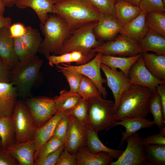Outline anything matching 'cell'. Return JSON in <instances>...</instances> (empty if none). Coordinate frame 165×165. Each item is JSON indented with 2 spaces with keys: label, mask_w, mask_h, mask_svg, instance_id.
Here are the masks:
<instances>
[{
  "label": "cell",
  "mask_w": 165,
  "mask_h": 165,
  "mask_svg": "<svg viewBox=\"0 0 165 165\" xmlns=\"http://www.w3.org/2000/svg\"><path fill=\"white\" fill-rule=\"evenodd\" d=\"M153 91L141 86L130 85L121 97L118 109L114 115L116 120L146 118L149 112V101Z\"/></svg>",
  "instance_id": "6da1fadb"
},
{
  "label": "cell",
  "mask_w": 165,
  "mask_h": 165,
  "mask_svg": "<svg viewBox=\"0 0 165 165\" xmlns=\"http://www.w3.org/2000/svg\"><path fill=\"white\" fill-rule=\"evenodd\" d=\"M54 13L64 19L72 31L88 23L98 22L103 14L87 0H62L55 2Z\"/></svg>",
  "instance_id": "7a4b0ae2"
},
{
  "label": "cell",
  "mask_w": 165,
  "mask_h": 165,
  "mask_svg": "<svg viewBox=\"0 0 165 165\" xmlns=\"http://www.w3.org/2000/svg\"><path fill=\"white\" fill-rule=\"evenodd\" d=\"M40 27L44 38L38 52L46 58L50 53L57 55L64 42L72 31L68 23L57 14L51 13L43 24H40Z\"/></svg>",
  "instance_id": "3957f363"
},
{
  "label": "cell",
  "mask_w": 165,
  "mask_h": 165,
  "mask_svg": "<svg viewBox=\"0 0 165 165\" xmlns=\"http://www.w3.org/2000/svg\"><path fill=\"white\" fill-rule=\"evenodd\" d=\"M43 60L36 55L20 62L10 71V79L16 87L18 96L27 98L38 79Z\"/></svg>",
  "instance_id": "277c9868"
},
{
  "label": "cell",
  "mask_w": 165,
  "mask_h": 165,
  "mask_svg": "<svg viewBox=\"0 0 165 165\" xmlns=\"http://www.w3.org/2000/svg\"><path fill=\"white\" fill-rule=\"evenodd\" d=\"M98 22L88 23L72 31L57 55L73 51L91 52L93 49L103 43L104 42L97 39L94 31Z\"/></svg>",
  "instance_id": "5b68a950"
},
{
  "label": "cell",
  "mask_w": 165,
  "mask_h": 165,
  "mask_svg": "<svg viewBox=\"0 0 165 165\" xmlns=\"http://www.w3.org/2000/svg\"><path fill=\"white\" fill-rule=\"evenodd\" d=\"M88 125L96 132L114 127V102L103 98L87 100Z\"/></svg>",
  "instance_id": "8992f818"
},
{
  "label": "cell",
  "mask_w": 165,
  "mask_h": 165,
  "mask_svg": "<svg viewBox=\"0 0 165 165\" xmlns=\"http://www.w3.org/2000/svg\"><path fill=\"white\" fill-rule=\"evenodd\" d=\"M11 117L15 129V141L22 142L35 138L37 128L25 102L17 101Z\"/></svg>",
  "instance_id": "52a82bcc"
},
{
  "label": "cell",
  "mask_w": 165,
  "mask_h": 165,
  "mask_svg": "<svg viewBox=\"0 0 165 165\" xmlns=\"http://www.w3.org/2000/svg\"><path fill=\"white\" fill-rule=\"evenodd\" d=\"M94 52L102 55L128 57L144 53L136 41L120 35L115 38L103 43L94 49Z\"/></svg>",
  "instance_id": "ba28073f"
},
{
  "label": "cell",
  "mask_w": 165,
  "mask_h": 165,
  "mask_svg": "<svg viewBox=\"0 0 165 165\" xmlns=\"http://www.w3.org/2000/svg\"><path fill=\"white\" fill-rule=\"evenodd\" d=\"M127 146L125 151L116 161L110 165H148L145 155V145L138 132L126 139Z\"/></svg>",
  "instance_id": "9c48e42d"
},
{
  "label": "cell",
  "mask_w": 165,
  "mask_h": 165,
  "mask_svg": "<svg viewBox=\"0 0 165 165\" xmlns=\"http://www.w3.org/2000/svg\"><path fill=\"white\" fill-rule=\"evenodd\" d=\"M25 102L37 129L47 122L58 111L54 97H29L26 98Z\"/></svg>",
  "instance_id": "30bf717a"
},
{
  "label": "cell",
  "mask_w": 165,
  "mask_h": 165,
  "mask_svg": "<svg viewBox=\"0 0 165 165\" xmlns=\"http://www.w3.org/2000/svg\"><path fill=\"white\" fill-rule=\"evenodd\" d=\"M102 55L101 53L98 52L92 60L82 65H72L64 63L60 64L90 79L96 85L103 98H105L108 93L106 88L103 86L104 83H107L106 79L102 78L101 72Z\"/></svg>",
  "instance_id": "8fae6325"
},
{
  "label": "cell",
  "mask_w": 165,
  "mask_h": 165,
  "mask_svg": "<svg viewBox=\"0 0 165 165\" xmlns=\"http://www.w3.org/2000/svg\"><path fill=\"white\" fill-rule=\"evenodd\" d=\"M128 78L130 85L141 86L153 91H156L158 85L165 84V81L156 78L148 70L144 63L142 54L131 68Z\"/></svg>",
  "instance_id": "7c38bea8"
},
{
  "label": "cell",
  "mask_w": 165,
  "mask_h": 165,
  "mask_svg": "<svg viewBox=\"0 0 165 165\" xmlns=\"http://www.w3.org/2000/svg\"><path fill=\"white\" fill-rule=\"evenodd\" d=\"M101 69L106 77L107 86L112 91L114 96L115 114L122 94L130 86L129 84V79L121 71L113 70L102 63Z\"/></svg>",
  "instance_id": "4fadbf2b"
},
{
  "label": "cell",
  "mask_w": 165,
  "mask_h": 165,
  "mask_svg": "<svg viewBox=\"0 0 165 165\" xmlns=\"http://www.w3.org/2000/svg\"><path fill=\"white\" fill-rule=\"evenodd\" d=\"M86 126L80 122L72 113L69 128L64 142V148L76 154L81 147L86 145Z\"/></svg>",
  "instance_id": "5bb4252c"
},
{
  "label": "cell",
  "mask_w": 165,
  "mask_h": 165,
  "mask_svg": "<svg viewBox=\"0 0 165 165\" xmlns=\"http://www.w3.org/2000/svg\"><path fill=\"white\" fill-rule=\"evenodd\" d=\"M20 165H35L36 145L34 139L14 142L6 148Z\"/></svg>",
  "instance_id": "9a60e30c"
},
{
  "label": "cell",
  "mask_w": 165,
  "mask_h": 165,
  "mask_svg": "<svg viewBox=\"0 0 165 165\" xmlns=\"http://www.w3.org/2000/svg\"><path fill=\"white\" fill-rule=\"evenodd\" d=\"M0 57L10 70L19 62L13 46V39L10 35L9 28L0 30Z\"/></svg>",
  "instance_id": "2e32d148"
},
{
  "label": "cell",
  "mask_w": 165,
  "mask_h": 165,
  "mask_svg": "<svg viewBox=\"0 0 165 165\" xmlns=\"http://www.w3.org/2000/svg\"><path fill=\"white\" fill-rule=\"evenodd\" d=\"M18 96L17 89L12 82H0V116H11Z\"/></svg>",
  "instance_id": "e0dca14e"
},
{
  "label": "cell",
  "mask_w": 165,
  "mask_h": 165,
  "mask_svg": "<svg viewBox=\"0 0 165 165\" xmlns=\"http://www.w3.org/2000/svg\"><path fill=\"white\" fill-rule=\"evenodd\" d=\"M121 28L115 17L103 15L95 27L94 31L98 40L108 41L113 39L119 33Z\"/></svg>",
  "instance_id": "ac0fdd59"
},
{
  "label": "cell",
  "mask_w": 165,
  "mask_h": 165,
  "mask_svg": "<svg viewBox=\"0 0 165 165\" xmlns=\"http://www.w3.org/2000/svg\"><path fill=\"white\" fill-rule=\"evenodd\" d=\"M53 0H17L15 5L20 9L27 8L32 9L37 14L41 24L48 19L50 13H54Z\"/></svg>",
  "instance_id": "d6986e66"
},
{
  "label": "cell",
  "mask_w": 165,
  "mask_h": 165,
  "mask_svg": "<svg viewBox=\"0 0 165 165\" xmlns=\"http://www.w3.org/2000/svg\"><path fill=\"white\" fill-rule=\"evenodd\" d=\"M96 54L93 50L90 52L73 51L61 55H50L46 58L49 64L52 67L63 63L70 64L73 62L75 63L77 65H80L89 61Z\"/></svg>",
  "instance_id": "ffe728a7"
},
{
  "label": "cell",
  "mask_w": 165,
  "mask_h": 165,
  "mask_svg": "<svg viewBox=\"0 0 165 165\" xmlns=\"http://www.w3.org/2000/svg\"><path fill=\"white\" fill-rule=\"evenodd\" d=\"M72 113V110L58 111L52 118L42 127L37 129L35 140L36 145L35 157L40 148L53 136L57 123L64 116Z\"/></svg>",
  "instance_id": "44dd1931"
},
{
  "label": "cell",
  "mask_w": 165,
  "mask_h": 165,
  "mask_svg": "<svg viewBox=\"0 0 165 165\" xmlns=\"http://www.w3.org/2000/svg\"><path fill=\"white\" fill-rule=\"evenodd\" d=\"M77 165H108L113 161V158L105 152H91L86 145L80 147L76 153Z\"/></svg>",
  "instance_id": "7402d4cb"
},
{
  "label": "cell",
  "mask_w": 165,
  "mask_h": 165,
  "mask_svg": "<svg viewBox=\"0 0 165 165\" xmlns=\"http://www.w3.org/2000/svg\"><path fill=\"white\" fill-rule=\"evenodd\" d=\"M146 13L141 11L137 17L121 28L119 33L138 42L148 31L145 22Z\"/></svg>",
  "instance_id": "603a6c76"
},
{
  "label": "cell",
  "mask_w": 165,
  "mask_h": 165,
  "mask_svg": "<svg viewBox=\"0 0 165 165\" xmlns=\"http://www.w3.org/2000/svg\"><path fill=\"white\" fill-rule=\"evenodd\" d=\"M138 42L144 53L151 51L165 55V37L153 31L148 30Z\"/></svg>",
  "instance_id": "cb8c5ba5"
},
{
  "label": "cell",
  "mask_w": 165,
  "mask_h": 165,
  "mask_svg": "<svg viewBox=\"0 0 165 165\" xmlns=\"http://www.w3.org/2000/svg\"><path fill=\"white\" fill-rule=\"evenodd\" d=\"M155 125L153 121L142 118H126L116 121L114 126L121 125L125 128V132L122 133V137L119 146H122L127 138L138 131L144 128H150Z\"/></svg>",
  "instance_id": "d4e9b609"
},
{
  "label": "cell",
  "mask_w": 165,
  "mask_h": 165,
  "mask_svg": "<svg viewBox=\"0 0 165 165\" xmlns=\"http://www.w3.org/2000/svg\"><path fill=\"white\" fill-rule=\"evenodd\" d=\"M142 54L134 56L123 57L102 55V64L114 70L119 69L126 76L128 77L129 72L133 65L137 61Z\"/></svg>",
  "instance_id": "484cf974"
},
{
  "label": "cell",
  "mask_w": 165,
  "mask_h": 165,
  "mask_svg": "<svg viewBox=\"0 0 165 165\" xmlns=\"http://www.w3.org/2000/svg\"><path fill=\"white\" fill-rule=\"evenodd\" d=\"M86 126V146L91 152L96 153L105 152L110 155L114 159L117 160L119 158L123 150L112 149L106 146L99 138L98 133L94 131L89 125Z\"/></svg>",
  "instance_id": "4316f807"
},
{
  "label": "cell",
  "mask_w": 165,
  "mask_h": 165,
  "mask_svg": "<svg viewBox=\"0 0 165 165\" xmlns=\"http://www.w3.org/2000/svg\"><path fill=\"white\" fill-rule=\"evenodd\" d=\"M142 56L149 71L156 78L165 81V55L146 52Z\"/></svg>",
  "instance_id": "83f0119b"
},
{
  "label": "cell",
  "mask_w": 165,
  "mask_h": 165,
  "mask_svg": "<svg viewBox=\"0 0 165 165\" xmlns=\"http://www.w3.org/2000/svg\"><path fill=\"white\" fill-rule=\"evenodd\" d=\"M141 12L139 6L126 2H116L115 4V16L121 27L136 18Z\"/></svg>",
  "instance_id": "f1b7e54d"
},
{
  "label": "cell",
  "mask_w": 165,
  "mask_h": 165,
  "mask_svg": "<svg viewBox=\"0 0 165 165\" xmlns=\"http://www.w3.org/2000/svg\"><path fill=\"white\" fill-rule=\"evenodd\" d=\"M58 111L63 112L73 109L82 98L77 93L64 89L58 96L54 97Z\"/></svg>",
  "instance_id": "f546056e"
},
{
  "label": "cell",
  "mask_w": 165,
  "mask_h": 165,
  "mask_svg": "<svg viewBox=\"0 0 165 165\" xmlns=\"http://www.w3.org/2000/svg\"><path fill=\"white\" fill-rule=\"evenodd\" d=\"M0 137L3 148L15 141V129L11 116H0Z\"/></svg>",
  "instance_id": "4dcf8cb0"
},
{
  "label": "cell",
  "mask_w": 165,
  "mask_h": 165,
  "mask_svg": "<svg viewBox=\"0 0 165 165\" xmlns=\"http://www.w3.org/2000/svg\"><path fill=\"white\" fill-rule=\"evenodd\" d=\"M20 38L28 50L31 55H36L43 40L38 30L31 26L26 27V32Z\"/></svg>",
  "instance_id": "1f68e13d"
},
{
  "label": "cell",
  "mask_w": 165,
  "mask_h": 165,
  "mask_svg": "<svg viewBox=\"0 0 165 165\" xmlns=\"http://www.w3.org/2000/svg\"><path fill=\"white\" fill-rule=\"evenodd\" d=\"M149 112L153 117V121L160 130L165 127V116L163 113L162 104L156 90L153 91L149 105Z\"/></svg>",
  "instance_id": "d6a6232c"
},
{
  "label": "cell",
  "mask_w": 165,
  "mask_h": 165,
  "mask_svg": "<svg viewBox=\"0 0 165 165\" xmlns=\"http://www.w3.org/2000/svg\"><path fill=\"white\" fill-rule=\"evenodd\" d=\"M145 148L148 165H165V145H145Z\"/></svg>",
  "instance_id": "836d02e7"
},
{
  "label": "cell",
  "mask_w": 165,
  "mask_h": 165,
  "mask_svg": "<svg viewBox=\"0 0 165 165\" xmlns=\"http://www.w3.org/2000/svg\"><path fill=\"white\" fill-rule=\"evenodd\" d=\"M145 22L148 29L165 37V13H146Z\"/></svg>",
  "instance_id": "e575fe53"
},
{
  "label": "cell",
  "mask_w": 165,
  "mask_h": 165,
  "mask_svg": "<svg viewBox=\"0 0 165 165\" xmlns=\"http://www.w3.org/2000/svg\"><path fill=\"white\" fill-rule=\"evenodd\" d=\"M77 93L82 98L86 100L103 98L93 82L83 75Z\"/></svg>",
  "instance_id": "d590c367"
},
{
  "label": "cell",
  "mask_w": 165,
  "mask_h": 165,
  "mask_svg": "<svg viewBox=\"0 0 165 165\" xmlns=\"http://www.w3.org/2000/svg\"><path fill=\"white\" fill-rule=\"evenodd\" d=\"M58 70L63 75L68 82L71 92L77 93L82 75L68 68L61 64L56 65Z\"/></svg>",
  "instance_id": "8d00e7d4"
},
{
  "label": "cell",
  "mask_w": 165,
  "mask_h": 165,
  "mask_svg": "<svg viewBox=\"0 0 165 165\" xmlns=\"http://www.w3.org/2000/svg\"><path fill=\"white\" fill-rule=\"evenodd\" d=\"M64 144V142L60 139L55 136H52L39 149L35 156V161L55 151Z\"/></svg>",
  "instance_id": "74e56055"
},
{
  "label": "cell",
  "mask_w": 165,
  "mask_h": 165,
  "mask_svg": "<svg viewBox=\"0 0 165 165\" xmlns=\"http://www.w3.org/2000/svg\"><path fill=\"white\" fill-rule=\"evenodd\" d=\"M72 114L83 125L86 126L88 125L87 100L82 98L76 106L72 110Z\"/></svg>",
  "instance_id": "f35d334b"
},
{
  "label": "cell",
  "mask_w": 165,
  "mask_h": 165,
  "mask_svg": "<svg viewBox=\"0 0 165 165\" xmlns=\"http://www.w3.org/2000/svg\"><path fill=\"white\" fill-rule=\"evenodd\" d=\"M87 0L103 14L116 18L114 12L115 0Z\"/></svg>",
  "instance_id": "ab89813d"
},
{
  "label": "cell",
  "mask_w": 165,
  "mask_h": 165,
  "mask_svg": "<svg viewBox=\"0 0 165 165\" xmlns=\"http://www.w3.org/2000/svg\"><path fill=\"white\" fill-rule=\"evenodd\" d=\"M71 113L65 115L59 120L56 125L53 136L56 137L64 143L69 128L70 115Z\"/></svg>",
  "instance_id": "60d3db41"
},
{
  "label": "cell",
  "mask_w": 165,
  "mask_h": 165,
  "mask_svg": "<svg viewBox=\"0 0 165 165\" xmlns=\"http://www.w3.org/2000/svg\"><path fill=\"white\" fill-rule=\"evenodd\" d=\"M139 7L142 11L165 12V5L162 0H141Z\"/></svg>",
  "instance_id": "b9f144b4"
},
{
  "label": "cell",
  "mask_w": 165,
  "mask_h": 165,
  "mask_svg": "<svg viewBox=\"0 0 165 165\" xmlns=\"http://www.w3.org/2000/svg\"><path fill=\"white\" fill-rule=\"evenodd\" d=\"M64 149V144L45 157L36 160L35 165H56Z\"/></svg>",
  "instance_id": "7bdbcfd3"
},
{
  "label": "cell",
  "mask_w": 165,
  "mask_h": 165,
  "mask_svg": "<svg viewBox=\"0 0 165 165\" xmlns=\"http://www.w3.org/2000/svg\"><path fill=\"white\" fill-rule=\"evenodd\" d=\"M13 39L15 52L20 62L24 61L29 58L31 56L20 39L18 38Z\"/></svg>",
  "instance_id": "ee69618b"
},
{
  "label": "cell",
  "mask_w": 165,
  "mask_h": 165,
  "mask_svg": "<svg viewBox=\"0 0 165 165\" xmlns=\"http://www.w3.org/2000/svg\"><path fill=\"white\" fill-rule=\"evenodd\" d=\"M160 130L157 133L149 135L144 138H141L143 144L144 145L153 144L165 145V127Z\"/></svg>",
  "instance_id": "f6af8a7d"
},
{
  "label": "cell",
  "mask_w": 165,
  "mask_h": 165,
  "mask_svg": "<svg viewBox=\"0 0 165 165\" xmlns=\"http://www.w3.org/2000/svg\"><path fill=\"white\" fill-rule=\"evenodd\" d=\"M76 154L71 153L64 148L56 165H77Z\"/></svg>",
  "instance_id": "bcb514c9"
},
{
  "label": "cell",
  "mask_w": 165,
  "mask_h": 165,
  "mask_svg": "<svg viewBox=\"0 0 165 165\" xmlns=\"http://www.w3.org/2000/svg\"><path fill=\"white\" fill-rule=\"evenodd\" d=\"M19 165L17 160L13 158L6 148H0V165Z\"/></svg>",
  "instance_id": "7dc6e473"
},
{
  "label": "cell",
  "mask_w": 165,
  "mask_h": 165,
  "mask_svg": "<svg viewBox=\"0 0 165 165\" xmlns=\"http://www.w3.org/2000/svg\"><path fill=\"white\" fill-rule=\"evenodd\" d=\"M10 34L13 38H20L24 34L26 31V27L20 23L12 24L9 28Z\"/></svg>",
  "instance_id": "c3c4849f"
},
{
  "label": "cell",
  "mask_w": 165,
  "mask_h": 165,
  "mask_svg": "<svg viewBox=\"0 0 165 165\" xmlns=\"http://www.w3.org/2000/svg\"><path fill=\"white\" fill-rule=\"evenodd\" d=\"M10 71L0 57V82H10Z\"/></svg>",
  "instance_id": "681fc988"
},
{
  "label": "cell",
  "mask_w": 165,
  "mask_h": 165,
  "mask_svg": "<svg viewBox=\"0 0 165 165\" xmlns=\"http://www.w3.org/2000/svg\"><path fill=\"white\" fill-rule=\"evenodd\" d=\"M156 90L159 95L163 106V114L165 116V84L158 85Z\"/></svg>",
  "instance_id": "f907efd6"
},
{
  "label": "cell",
  "mask_w": 165,
  "mask_h": 165,
  "mask_svg": "<svg viewBox=\"0 0 165 165\" xmlns=\"http://www.w3.org/2000/svg\"><path fill=\"white\" fill-rule=\"evenodd\" d=\"M12 24V19L9 17H5L0 14V30L2 29L9 28Z\"/></svg>",
  "instance_id": "816d5d0a"
},
{
  "label": "cell",
  "mask_w": 165,
  "mask_h": 165,
  "mask_svg": "<svg viewBox=\"0 0 165 165\" xmlns=\"http://www.w3.org/2000/svg\"><path fill=\"white\" fill-rule=\"evenodd\" d=\"M141 1V0H115L116 2H124L136 6H139Z\"/></svg>",
  "instance_id": "f5cc1de1"
},
{
  "label": "cell",
  "mask_w": 165,
  "mask_h": 165,
  "mask_svg": "<svg viewBox=\"0 0 165 165\" xmlns=\"http://www.w3.org/2000/svg\"><path fill=\"white\" fill-rule=\"evenodd\" d=\"M5 6L11 7L15 5L17 0H2Z\"/></svg>",
  "instance_id": "db71d44e"
},
{
  "label": "cell",
  "mask_w": 165,
  "mask_h": 165,
  "mask_svg": "<svg viewBox=\"0 0 165 165\" xmlns=\"http://www.w3.org/2000/svg\"><path fill=\"white\" fill-rule=\"evenodd\" d=\"M5 6L2 0H0V14L3 15L5 11Z\"/></svg>",
  "instance_id": "11a10c76"
},
{
  "label": "cell",
  "mask_w": 165,
  "mask_h": 165,
  "mask_svg": "<svg viewBox=\"0 0 165 165\" xmlns=\"http://www.w3.org/2000/svg\"><path fill=\"white\" fill-rule=\"evenodd\" d=\"M2 147L1 140L0 137V148Z\"/></svg>",
  "instance_id": "9f6ffc18"
},
{
  "label": "cell",
  "mask_w": 165,
  "mask_h": 165,
  "mask_svg": "<svg viewBox=\"0 0 165 165\" xmlns=\"http://www.w3.org/2000/svg\"><path fill=\"white\" fill-rule=\"evenodd\" d=\"M53 1H54L55 2H59V1H61L62 0H53Z\"/></svg>",
  "instance_id": "6f0895ef"
}]
</instances>
